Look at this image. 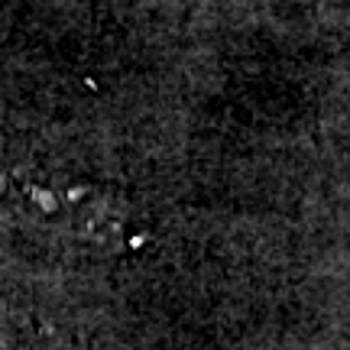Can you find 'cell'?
<instances>
[{"label":"cell","mask_w":350,"mask_h":350,"mask_svg":"<svg viewBox=\"0 0 350 350\" xmlns=\"http://www.w3.org/2000/svg\"><path fill=\"white\" fill-rule=\"evenodd\" d=\"M315 3H318V7H324V10H344V7H347L344 0H315Z\"/></svg>","instance_id":"1"}]
</instances>
